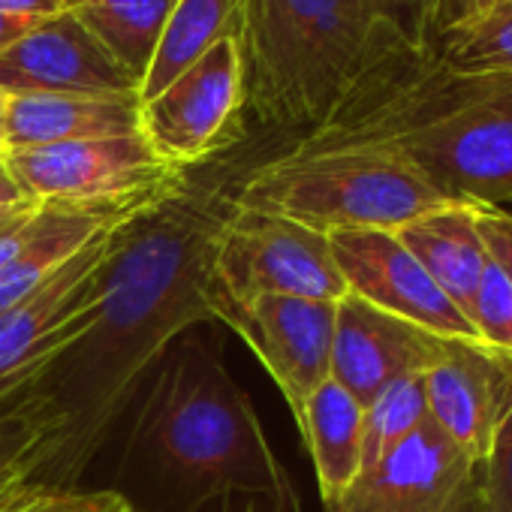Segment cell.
I'll list each match as a JSON object with an SVG mask.
<instances>
[{
	"mask_svg": "<svg viewBox=\"0 0 512 512\" xmlns=\"http://www.w3.org/2000/svg\"><path fill=\"white\" fill-rule=\"evenodd\" d=\"M329 247L347 293L440 338L479 341L470 320L446 299L395 232L335 229L329 232Z\"/></svg>",
	"mask_w": 512,
	"mask_h": 512,
	"instance_id": "cell-10",
	"label": "cell"
},
{
	"mask_svg": "<svg viewBox=\"0 0 512 512\" xmlns=\"http://www.w3.org/2000/svg\"><path fill=\"white\" fill-rule=\"evenodd\" d=\"M211 275L217 284V320L263 296L317 302L347 296L326 232L247 208H232L217 226Z\"/></svg>",
	"mask_w": 512,
	"mask_h": 512,
	"instance_id": "cell-6",
	"label": "cell"
},
{
	"mask_svg": "<svg viewBox=\"0 0 512 512\" xmlns=\"http://www.w3.org/2000/svg\"><path fill=\"white\" fill-rule=\"evenodd\" d=\"M28 199L31 196H25V190L19 187V181L7 169L4 157H0V208H4V205H19V202H28Z\"/></svg>",
	"mask_w": 512,
	"mask_h": 512,
	"instance_id": "cell-31",
	"label": "cell"
},
{
	"mask_svg": "<svg viewBox=\"0 0 512 512\" xmlns=\"http://www.w3.org/2000/svg\"><path fill=\"white\" fill-rule=\"evenodd\" d=\"M175 0H67V10L142 88Z\"/></svg>",
	"mask_w": 512,
	"mask_h": 512,
	"instance_id": "cell-19",
	"label": "cell"
},
{
	"mask_svg": "<svg viewBox=\"0 0 512 512\" xmlns=\"http://www.w3.org/2000/svg\"><path fill=\"white\" fill-rule=\"evenodd\" d=\"M4 163L34 202L151 211L181 193V166L163 160L145 133L10 151Z\"/></svg>",
	"mask_w": 512,
	"mask_h": 512,
	"instance_id": "cell-7",
	"label": "cell"
},
{
	"mask_svg": "<svg viewBox=\"0 0 512 512\" xmlns=\"http://www.w3.org/2000/svg\"><path fill=\"white\" fill-rule=\"evenodd\" d=\"M362 419L365 407L332 377L305 401V410L296 419L326 506H332L362 473Z\"/></svg>",
	"mask_w": 512,
	"mask_h": 512,
	"instance_id": "cell-18",
	"label": "cell"
},
{
	"mask_svg": "<svg viewBox=\"0 0 512 512\" xmlns=\"http://www.w3.org/2000/svg\"><path fill=\"white\" fill-rule=\"evenodd\" d=\"M0 94L10 97H139L130 73L70 13L28 28L0 52Z\"/></svg>",
	"mask_w": 512,
	"mask_h": 512,
	"instance_id": "cell-11",
	"label": "cell"
},
{
	"mask_svg": "<svg viewBox=\"0 0 512 512\" xmlns=\"http://www.w3.org/2000/svg\"><path fill=\"white\" fill-rule=\"evenodd\" d=\"M470 323L482 344L512 353V284L491 260L482 272V281H479V290L473 299V311H470Z\"/></svg>",
	"mask_w": 512,
	"mask_h": 512,
	"instance_id": "cell-24",
	"label": "cell"
},
{
	"mask_svg": "<svg viewBox=\"0 0 512 512\" xmlns=\"http://www.w3.org/2000/svg\"><path fill=\"white\" fill-rule=\"evenodd\" d=\"M145 211H118V208H79L40 202L28 220L25 241L13 260L0 269V317L19 305L31 290H37L61 263L82 250L97 232L112 223L133 220Z\"/></svg>",
	"mask_w": 512,
	"mask_h": 512,
	"instance_id": "cell-17",
	"label": "cell"
},
{
	"mask_svg": "<svg viewBox=\"0 0 512 512\" xmlns=\"http://www.w3.org/2000/svg\"><path fill=\"white\" fill-rule=\"evenodd\" d=\"M241 506H235L238 512H284L275 500L263 497V494H238Z\"/></svg>",
	"mask_w": 512,
	"mask_h": 512,
	"instance_id": "cell-35",
	"label": "cell"
},
{
	"mask_svg": "<svg viewBox=\"0 0 512 512\" xmlns=\"http://www.w3.org/2000/svg\"><path fill=\"white\" fill-rule=\"evenodd\" d=\"M446 341L347 293L335 308L332 380L368 407L392 380L431 371Z\"/></svg>",
	"mask_w": 512,
	"mask_h": 512,
	"instance_id": "cell-14",
	"label": "cell"
},
{
	"mask_svg": "<svg viewBox=\"0 0 512 512\" xmlns=\"http://www.w3.org/2000/svg\"><path fill=\"white\" fill-rule=\"evenodd\" d=\"M497 4H512V0H497Z\"/></svg>",
	"mask_w": 512,
	"mask_h": 512,
	"instance_id": "cell-37",
	"label": "cell"
},
{
	"mask_svg": "<svg viewBox=\"0 0 512 512\" xmlns=\"http://www.w3.org/2000/svg\"><path fill=\"white\" fill-rule=\"evenodd\" d=\"M7 97L0 94V157H7Z\"/></svg>",
	"mask_w": 512,
	"mask_h": 512,
	"instance_id": "cell-36",
	"label": "cell"
},
{
	"mask_svg": "<svg viewBox=\"0 0 512 512\" xmlns=\"http://www.w3.org/2000/svg\"><path fill=\"white\" fill-rule=\"evenodd\" d=\"M133 437L196 491L193 506L223 494H263L284 512H299L296 485L269 446L247 392L199 338H178L169 347Z\"/></svg>",
	"mask_w": 512,
	"mask_h": 512,
	"instance_id": "cell-3",
	"label": "cell"
},
{
	"mask_svg": "<svg viewBox=\"0 0 512 512\" xmlns=\"http://www.w3.org/2000/svg\"><path fill=\"white\" fill-rule=\"evenodd\" d=\"M142 133L139 97H10L7 154Z\"/></svg>",
	"mask_w": 512,
	"mask_h": 512,
	"instance_id": "cell-16",
	"label": "cell"
},
{
	"mask_svg": "<svg viewBox=\"0 0 512 512\" xmlns=\"http://www.w3.org/2000/svg\"><path fill=\"white\" fill-rule=\"evenodd\" d=\"M335 308L338 302L263 296L223 317L260 356L296 419L305 401L332 377Z\"/></svg>",
	"mask_w": 512,
	"mask_h": 512,
	"instance_id": "cell-12",
	"label": "cell"
},
{
	"mask_svg": "<svg viewBox=\"0 0 512 512\" xmlns=\"http://www.w3.org/2000/svg\"><path fill=\"white\" fill-rule=\"evenodd\" d=\"M244 106V61L235 34L211 46L154 100L142 103V133L172 166H187L220 148Z\"/></svg>",
	"mask_w": 512,
	"mask_h": 512,
	"instance_id": "cell-9",
	"label": "cell"
},
{
	"mask_svg": "<svg viewBox=\"0 0 512 512\" xmlns=\"http://www.w3.org/2000/svg\"><path fill=\"white\" fill-rule=\"evenodd\" d=\"M389 31L368 0H238L244 103L269 124H326Z\"/></svg>",
	"mask_w": 512,
	"mask_h": 512,
	"instance_id": "cell-4",
	"label": "cell"
},
{
	"mask_svg": "<svg viewBox=\"0 0 512 512\" xmlns=\"http://www.w3.org/2000/svg\"><path fill=\"white\" fill-rule=\"evenodd\" d=\"M374 16L395 31L407 46L425 49L431 34V7L434 0H368Z\"/></svg>",
	"mask_w": 512,
	"mask_h": 512,
	"instance_id": "cell-26",
	"label": "cell"
},
{
	"mask_svg": "<svg viewBox=\"0 0 512 512\" xmlns=\"http://www.w3.org/2000/svg\"><path fill=\"white\" fill-rule=\"evenodd\" d=\"M37 22H28V19H13V16H0V52L7 46H13L28 28H34Z\"/></svg>",
	"mask_w": 512,
	"mask_h": 512,
	"instance_id": "cell-34",
	"label": "cell"
},
{
	"mask_svg": "<svg viewBox=\"0 0 512 512\" xmlns=\"http://www.w3.org/2000/svg\"><path fill=\"white\" fill-rule=\"evenodd\" d=\"M473 211H476V229L482 235L488 260L512 284V202H503V205H473Z\"/></svg>",
	"mask_w": 512,
	"mask_h": 512,
	"instance_id": "cell-28",
	"label": "cell"
},
{
	"mask_svg": "<svg viewBox=\"0 0 512 512\" xmlns=\"http://www.w3.org/2000/svg\"><path fill=\"white\" fill-rule=\"evenodd\" d=\"M37 208H40V202H34V199L19 202V205H4V208H0V232L19 226V223H22V220H28Z\"/></svg>",
	"mask_w": 512,
	"mask_h": 512,
	"instance_id": "cell-33",
	"label": "cell"
},
{
	"mask_svg": "<svg viewBox=\"0 0 512 512\" xmlns=\"http://www.w3.org/2000/svg\"><path fill=\"white\" fill-rule=\"evenodd\" d=\"M428 49L464 76H512V4H497L482 19L449 31Z\"/></svg>",
	"mask_w": 512,
	"mask_h": 512,
	"instance_id": "cell-23",
	"label": "cell"
},
{
	"mask_svg": "<svg viewBox=\"0 0 512 512\" xmlns=\"http://www.w3.org/2000/svg\"><path fill=\"white\" fill-rule=\"evenodd\" d=\"M16 512H130L127 500L118 491H91V494H76V491H34Z\"/></svg>",
	"mask_w": 512,
	"mask_h": 512,
	"instance_id": "cell-27",
	"label": "cell"
},
{
	"mask_svg": "<svg viewBox=\"0 0 512 512\" xmlns=\"http://www.w3.org/2000/svg\"><path fill=\"white\" fill-rule=\"evenodd\" d=\"M220 223L223 217L181 193L139 214L88 332L16 389L49 404L58 419V446L46 470H55L61 485L85 470L169 347L196 323L217 320L211 250Z\"/></svg>",
	"mask_w": 512,
	"mask_h": 512,
	"instance_id": "cell-1",
	"label": "cell"
},
{
	"mask_svg": "<svg viewBox=\"0 0 512 512\" xmlns=\"http://www.w3.org/2000/svg\"><path fill=\"white\" fill-rule=\"evenodd\" d=\"M422 377L431 422L485 464L497 428L512 413V353L449 338L440 362Z\"/></svg>",
	"mask_w": 512,
	"mask_h": 512,
	"instance_id": "cell-13",
	"label": "cell"
},
{
	"mask_svg": "<svg viewBox=\"0 0 512 512\" xmlns=\"http://www.w3.org/2000/svg\"><path fill=\"white\" fill-rule=\"evenodd\" d=\"M485 512H512V413L494 434L491 452L482 464Z\"/></svg>",
	"mask_w": 512,
	"mask_h": 512,
	"instance_id": "cell-25",
	"label": "cell"
},
{
	"mask_svg": "<svg viewBox=\"0 0 512 512\" xmlns=\"http://www.w3.org/2000/svg\"><path fill=\"white\" fill-rule=\"evenodd\" d=\"M238 0H175L151 67L139 88V103L154 100L184 70H190L211 46L235 34Z\"/></svg>",
	"mask_w": 512,
	"mask_h": 512,
	"instance_id": "cell-20",
	"label": "cell"
},
{
	"mask_svg": "<svg viewBox=\"0 0 512 512\" xmlns=\"http://www.w3.org/2000/svg\"><path fill=\"white\" fill-rule=\"evenodd\" d=\"M58 446V419L40 398L22 395L13 410H0V512H16L34 491L37 470H46Z\"/></svg>",
	"mask_w": 512,
	"mask_h": 512,
	"instance_id": "cell-21",
	"label": "cell"
},
{
	"mask_svg": "<svg viewBox=\"0 0 512 512\" xmlns=\"http://www.w3.org/2000/svg\"><path fill=\"white\" fill-rule=\"evenodd\" d=\"M446 199L398 154L377 145L293 148L244 178L232 208L278 214L317 232L401 229Z\"/></svg>",
	"mask_w": 512,
	"mask_h": 512,
	"instance_id": "cell-5",
	"label": "cell"
},
{
	"mask_svg": "<svg viewBox=\"0 0 512 512\" xmlns=\"http://www.w3.org/2000/svg\"><path fill=\"white\" fill-rule=\"evenodd\" d=\"M67 10V0H0V16L43 22Z\"/></svg>",
	"mask_w": 512,
	"mask_h": 512,
	"instance_id": "cell-30",
	"label": "cell"
},
{
	"mask_svg": "<svg viewBox=\"0 0 512 512\" xmlns=\"http://www.w3.org/2000/svg\"><path fill=\"white\" fill-rule=\"evenodd\" d=\"M34 217V214H31ZM28 217V220H31ZM28 220H22L19 226H13V229H4L0 232V269H4L13 256H16V250L22 247V241H25V229H28Z\"/></svg>",
	"mask_w": 512,
	"mask_h": 512,
	"instance_id": "cell-32",
	"label": "cell"
},
{
	"mask_svg": "<svg viewBox=\"0 0 512 512\" xmlns=\"http://www.w3.org/2000/svg\"><path fill=\"white\" fill-rule=\"evenodd\" d=\"M377 145L446 202H512V76L452 73L428 46L389 34L335 115L296 148Z\"/></svg>",
	"mask_w": 512,
	"mask_h": 512,
	"instance_id": "cell-2",
	"label": "cell"
},
{
	"mask_svg": "<svg viewBox=\"0 0 512 512\" xmlns=\"http://www.w3.org/2000/svg\"><path fill=\"white\" fill-rule=\"evenodd\" d=\"M326 512H485L482 464L428 419Z\"/></svg>",
	"mask_w": 512,
	"mask_h": 512,
	"instance_id": "cell-8",
	"label": "cell"
},
{
	"mask_svg": "<svg viewBox=\"0 0 512 512\" xmlns=\"http://www.w3.org/2000/svg\"><path fill=\"white\" fill-rule=\"evenodd\" d=\"M494 7H497V0H434L428 43H434L437 37H443L449 31H458V28L482 19Z\"/></svg>",
	"mask_w": 512,
	"mask_h": 512,
	"instance_id": "cell-29",
	"label": "cell"
},
{
	"mask_svg": "<svg viewBox=\"0 0 512 512\" xmlns=\"http://www.w3.org/2000/svg\"><path fill=\"white\" fill-rule=\"evenodd\" d=\"M395 235L431 275V281L446 293V299L470 320L473 299L488 266L473 205L443 202L395 229Z\"/></svg>",
	"mask_w": 512,
	"mask_h": 512,
	"instance_id": "cell-15",
	"label": "cell"
},
{
	"mask_svg": "<svg viewBox=\"0 0 512 512\" xmlns=\"http://www.w3.org/2000/svg\"><path fill=\"white\" fill-rule=\"evenodd\" d=\"M425 377L407 374L392 380L368 407L362 419V473L374 470L410 434L428 422Z\"/></svg>",
	"mask_w": 512,
	"mask_h": 512,
	"instance_id": "cell-22",
	"label": "cell"
}]
</instances>
